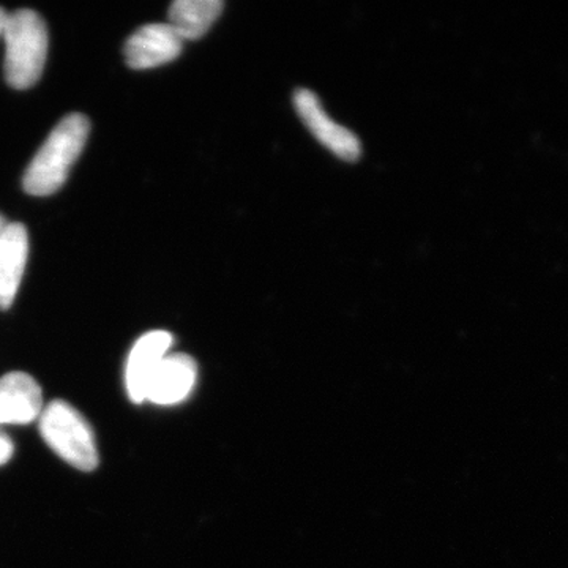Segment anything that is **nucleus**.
I'll list each match as a JSON object with an SVG mask.
<instances>
[{"label":"nucleus","mask_w":568,"mask_h":568,"mask_svg":"<svg viewBox=\"0 0 568 568\" xmlns=\"http://www.w3.org/2000/svg\"><path fill=\"white\" fill-rule=\"evenodd\" d=\"M89 132L91 123L80 112L63 118L29 164L22 181L26 193L50 196L61 190L71 166L80 159Z\"/></svg>","instance_id":"f257e3e1"},{"label":"nucleus","mask_w":568,"mask_h":568,"mask_svg":"<svg viewBox=\"0 0 568 568\" xmlns=\"http://www.w3.org/2000/svg\"><path fill=\"white\" fill-rule=\"evenodd\" d=\"M6 40V80L10 88L31 89L43 74L48 55V29L37 11L9 13L2 32Z\"/></svg>","instance_id":"f03ea898"},{"label":"nucleus","mask_w":568,"mask_h":568,"mask_svg":"<svg viewBox=\"0 0 568 568\" xmlns=\"http://www.w3.org/2000/svg\"><path fill=\"white\" fill-rule=\"evenodd\" d=\"M40 435L70 466L91 473L99 466V448L92 426L62 399H55L40 414Z\"/></svg>","instance_id":"7ed1b4c3"},{"label":"nucleus","mask_w":568,"mask_h":568,"mask_svg":"<svg viewBox=\"0 0 568 568\" xmlns=\"http://www.w3.org/2000/svg\"><path fill=\"white\" fill-rule=\"evenodd\" d=\"M294 108L298 118L305 123L310 133L316 138L325 149L335 153L338 159L345 162H357L361 159L362 145L358 138L346 126L336 123L327 112L324 111L320 99L308 91L298 89L294 93Z\"/></svg>","instance_id":"20e7f679"},{"label":"nucleus","mask_w":568,"mask_h":568,"mask_svg":"<svg viewBox=\"0 0 568 568\" xmlns=\"http://www.w3.org/2000/svg\"><path fill=\"white\" fill-rule=\"evenodd\" d=\"M183 40L170 24H145L126 40V63L133 70L155 69L164 63L173 62L181 55Z\"/></svg>","instance_id":"39448f33"},{"label":"nucleus","mask_w":568,"mask_h":568,"mask_svg":"<svg viewBox=\"0 0 568 568\" xmlns=\"http://www.w3.org/2000/svg\"><path fill=\"white\" fill-rule=\"evenodd\" d=\"M171 345L173 335L164 331L149 332L134 343L126 361L125 386L130 399L136 405L145 402L149 381L156 366L166 357Z\"/></svg>","instance_id":"423d86ee"},{"label":"nucleus","mask_w":568,"mask_h":568,"mask_svg":"<svg viewBox=\"0 0 568 568\" xmlns=\"http://www.w3.org/2000/svg\"><path fill=\"white\" fill-rule=\"evenodd\" d=\"M196 375V362L190 355L168 354L149 381L145 399L159 406L178 405L192 392Z\"/></svg>","instance_id":"0eeeda50"},{"label":"nucleus","mask_w":568,"mask_h":568,"mask_svg":"<svg viewBox=\"0 0 568 568\" xmlns=\"http://www.w3.org/2000/svg\"><path fill=\"white\" fill-rule=\"evenodd\" d=\"M43 410V396L28 373L14 372L0 377V425L31 424Z\"/></svg>","instance_id":"6e6552de"},{"label":"nucleus","mask_w":568,"mask_h":568,"mask_svg":"<svg viewBox=\"0 0 568 568\" xmlns=\"http://www.w3.org/2000/svg\"><path fill=\"white\" fill-rule=\"evenodd\" d=\"M29 256V235L24 224H6L0 234V310L13 305Z\"/></svg>","instance_id":"1a4fd4ad"},{"label":"nucleus","mask_w":568,"mask_h":568,"mask_svg":"<svg viewBox=\"0 0 568 568\" xmlns=\"http://www.w3.org/2000/svg\"><path fill=\"white\" fill-rule=\"evenodd\" d=\"M223 9L222 0H175L168 13V24L182 40H197L209 32Z\"/></svg>","instance_id":"9d476101"},{"label":"nucleus","mask_w":568,"mask_h":568,"mask_svg":"<svg viewBox=\"0 0 568 568\" xmlns=\"http://www.w3.org/2000/svg\"><path fill=\"white\" fill-rule=\"evenodd\" d=\"M13 457V443L7 435L0 433V466L6 465Z\"/></svg>","instance_id":"9b49d317"},{"label":"nucleus","mask_w":568,"mask_h":568,"mask_svg":"<svg viewBox=\"0 0 568 568\" xmlns=\"http://www.w3.org/2000/svg\"><path fill=\"white\" fill-rule=\"evenodd\" d=\"M9 13L6 10L0 9V37H2L3 28H6V21Z\"/></svg>","instance_id":"f8f14e48"},{"label":"nucleus","mask_w":568,"mask_h":568,"mask_svg":"<svg viewBox=\"0 0 568 568\" xmlns=\"http://www.w3.org/2000/svg\"><path fill=\"white\" fill-rule=\"evenodd\" d=\"M3 226H6V223H3V219L0 216V234H2Z\"/></svg>","instance_id":"ddd939ff"}]
</instances>
